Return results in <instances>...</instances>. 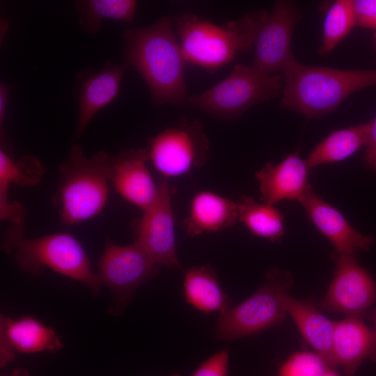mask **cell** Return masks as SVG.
Segmentation results:
<instances>
[{
  "label": "cell",
  "instance_id": "obj_20",
  "mask_svg": "<svg viewBox=\"0 0 376 376\" xmlns=\"http://www.w3.org/2000/svg\"><path fill=\"white\" fill-rule=\"evenodd\" d=\"M373 341V332L361 318L347 317L335 322L333 354L336 366H340L346 375H353L369 358Z\"/></svg>",
  "mask_w": 376,
  "mask_h": 376
},
{
  "label": "cell",
  "instance_id": "obj_6",
  "mask_svg": "<svg viewBox=\"0 0 376 376\" xmlns=\"http://www.w3.org/2000/svg\"><path fill=\"white\" fill-rule=\"evenodd\" d=\"M284 79L265 75L253 67L237 65L227 77L208 90L187 98V104L212 116L234 118L253 105L279 95Z\"/></svg>",
  "mask_w": 376,
  "mask_h": 376
},
{
  "label": "cell",
  "instance_id": "obj_27",
  "mask_svg": "<svg viewBox=\"0 0 376 376\" xmlns=\"http://www.w3.org/2000/svg\"><path fill=\"white\" fill-rule=\"evenodd\" d=\"M330 368L316 352H297L281 365L279 376H322Z\"/></svg>",
  "mask_w": 376,
  "mask_h": 376
},
{
  "label": "cell",
  "instance_id": "obj_25",
  "mask_svg": "<svg viewBox=\"0 0 376 376\" xmlns=\"http://www.w3.org/2000/svg\"><path fill=\"white\" fill-rule=\"evenodd\" d=\"M356 24L352 0H336L325 9L320 53L329 54L350 33Z\"/></svg>",
  "mask_w": 376,
  "mask_h": 376
},
{
  "label": "cell",
  "instance_id": "obj_26",
  "mask_svg": "<svg viewBox=\"0 0 376 376\" xmlns=\"http://www.w3.org/2000/svg\"><path fill=\"white\" fill-rule=\"evenodd\" d=\"M44 169L39 159L25 155L14 162L2 149L0 150V204L8 202L10 184L35 185L42 178Z\"/></svg>",
  "mask_w": 376,
  "mask_h": 376
},
{
  "label": "cell",
  "instance_id": "obj_8",
  "mask_svg": "<svg viewBox=\"0 0 376 376\" xmlns=\"http://www.w3.org/2000/svg\"><path fill=\"white\" fill-rule=\"evenodd\" d=\"M149 160L165 178L183 175L205 162L209 141L198 120L182 118L150 141Z\"/></svg>",
  "mask_w": 376,
  "mask_h": 376
},
{
  "label": "cell",
  "instance_id": "obj_5",
  "mask_svg": "<svg viewBox=\"0 0 376 376\" xmlns=\"http://www.w3.org/2000/svg\"><path fill=\"white\" fill-rule=\"evenodd\" d=\"M2 249L12 254L26 273L37 276L49 267L100 292L97 274L91 269L89 258L81 244L67 232L36 238L24 237L23 225L11 224L2 239Z\"/></svg>",
  "mask_w": 376,
  "mask_h": 376
},
{
  "label": "cell",
  "instance_id": "obj_15",
  "mask_svg": "<svg viewBox=\"0 0 376 376\" xmlns=\"http://www.w3.org/2000/svg\"><path fill=\"white\" fill-rule=\"evenodd\" d=\"M0 338L1 366L13 359L15 352H56L63 347L54 329L30 316L17 319L1 316Z\"/></svg>",
  "mask_w": 376,
  "mask_h": 376
},
{
  "label": "cell",
  "instance_id": "obj_10",
  "mask_svg": "<svg viewBox=\"0 0 376 376\" xmlns=\"http://www.w3.org/2000/svg\"><path fill=\"white\" fill-rule=\"evenodd\" d=\"M158 185L159 191L155 203L132 224L134 241L159 265L180 268L171 205V196L175 190L166 178H162Z\"/></svg>",
  "mask_w": 376,
  "mask_h": 376
},
{
  "label": "cell",
  "instance_id": "obj_33",
  "mask_svg": "<svg viewBox=\"0 0 376 376\" xmlns=\"http://www.w3.org/2000/svg\"><path fill=\"white\" fill-rule=\"evenodd\" d=\"M8 376H29L28 373L24 369H19Z\"/></svg>",
  "mask_w": 376,
  "mask_h": 376
},
{
  "label": "cell",
  "instance_id": "obj_2",
  "mask_svg": "<svg viewBox=\"0 0 376 376\" xmlns=\"http://www.w3.org/2000/svg\"><path fill=\"white\" fill-rule=\"evenodd\" d=\"M283 73L281 106L309 118L331 112L353 93L376 86V70L312 66L295 60Z\"/></svg>",
  "mask_w": 376,
  "mask_h": 376
},
{
  "label": "cell",
  "instance_id": "obj_14",
  "mask_svg": "<svg viewBox=\"0 0 376 376\" xmlns=\"http://www.w3.org/2000/svg\"><path fill=\"white\" fill-rule=\"evenodd\" d=\"M299 203L310 221L334 246L336 253L356 255L358 250L368 251L373 243L372 236L356 230L337 209L311 189Z\"/></svg>",
  "mask_w": 376,
  "mask_h": 376
},
{
  "label": "cell",
  "instance_id": "obj_32",
  "mask_svg": "<svg viewBox=\"0 0 376 376\" xmlns=\"http://www.w3.org/2000/svg\"><path fill=\"white\" fill-rule=\"evenodd\" d=\"M375 331H373V341L369 359L376 363V313L374 315Z\"/></svg>",
  "mask_w": 376,
  "mask_h": 376
},
{
  "label": "cell",
  "instance_id": "obj_18",
  "mask_svg": "<svg viewBox=\"0 0 376 376\" xmlns=\"http://www.w3.org/2000/svg\"><path fill=\"white\" fill-rule=\"evenodd\" d=\"M238 217L237 203L210 191H202L190 202L183 226L188 235L217 232L232 226Z\"/></svg>",
  "mask_w": 376,
  "mask_h": 376
},
{
  "label": "cell",
  "instance_id": "obj_9",
  "mask_svg": "<svg viewBox=\"0 0 376 376\" xmlns=\"http://www.w3.org/2000/svg\"><path fill=\"white\" fill-rule=\"evenodd\" d=\"M301 18L294 3L278 1L267 12L254 42L253 68L265 74L283 71L295 61L291 50L295 27Z\"/></svg>",
  "mask_w": 376,
  "mask_h": 376
},
{
  "label": "cell",
  "instance_id": "obj_28",
  "mask_svg": "<svg viewBox=\"0 0 376 376\" xmlns=\"http://www.w3.org/2000/svg\"><path fill=\"white\" fill-rule=\"evenodd\" d=\"M228 358L227 349L217 352L200 365L191 376H227Z\"/></svg>",
  "mask_w": 376,
  "mask_h": 376
},
{
  "label": "cell",
  "instance_id": "obj_7",
  "mask_svg": "<svg viewBox=\"0 0 376 376\" xmlns=\"http://www.w3.org/2000/svg\"><path fill=\"white\" fill-rule=\"evenodd\" d=\"M288 273L271 269L266 281L249 298L220 313L215 336L231 340L256 334L282 322L287 313L284 297L291 283Z\"/></svg>",
  "mask_w": 376,
  "mask_h": 376
},
{
  "label": "cell",
  "instance_id": "obj_16",
  "mask_svg": "<svg viewBox=\"0 0 376 376\" xmlns=\"http://www.w3.org/2000/svg\"><path fill=\"white\" fill-rule=\"evenodd\" d=\"M308 167L297 152L288 155L279 164H267L256 173L260 182L261 200L274 205L283 200L299 202L311 189Z\"/></svg>",
  "mask_w": 376,
  "mask_h": 376
},
{
  "label": "cell",
  "instance_id": "obj_35",
  "mask_svg": "<svg viewBox=\"0 0 376 376\" xmlns=\"http://www.w3.org/2000/svg\"><path fill=\"white\" fill-rule=\"evenodd\" d=\"M373 45L376 49V33L374 34V37H373Z\"/></svg>",
  "mask_w": 376,
  "mask_h": 376
},
{
  "label": "cell",
  "instance_id": "obj_34",
  "mask_svg": "<svg viewBox=\"0 0 376 376\" xmlns=\"http://www.w3.org/2000/svg\"><path fill=\"white\" fill-rule=\"evenodd\" d=\"M322 376H340L333 368L329 369Z\"/></svg>",
  "mask_w": 376,
  "mask_h": 376
},
{
  "label": "cell",
  "instance_id": "obj_1",
  "mask_svg": "<svg viewBox=\"0 0 376 376\" xmlns=\"http://www.w3.org/2000/svg\"><path fill=\"white\" fill-rule=\"evenodd\" d=\"M125 65L147 84L152 102L182 107L187 104L185 63L180 40L169 17L143 28L124 31Z\"/></svg>",
  "mask_w": 376,
  "mask_h": 376
},
{
  "label": "cell",
  "instance_id": "obj_30",
  "mask_svg": "<svg viewBox=\"0 0 376 376\" xmlns=\"http://www.w3.org/2000/svg\"><path fill=\"white\" fill-rule=\"evenodd\" d=\"M369 124V134L364 158L367 164L376 171V116Z\"/></svg>",
  "mask_w": 376,
  "mask_h": 376
},
{
  "label": "cell",
  "instance_id": "obj_4",
  "mask_svg": "<svg viewBox=\"0 0 376 376\" xmlns=\"http://www.w3.org/2000/svg\"><path fill=\"white\" fill-rule=\"evenodd\" d=\"M266 13H249L221 25L192 14L175 17L174 24L185 61L207 69L228 64L237 53L253 46Z\"/></svg>",
  "mask_w": 376,
  "mask_h": 376
},
{
  "label": "cell",
  "instance_id": "obj_11",
  "mask_svg": "<svg viewBox=\"0 0 376 376\" xmlns=\"http://www.w3.org/2000/svg\"><path fill=\"white\" fill-rule=\"evenodd\" d=\"M336 268L320 307L347 317L361 318L376 299V284L357 263L356 255L334 253Z\"/></svg>",
  "mask_w": 376,
  "mask_h": 376
},
{
  "label": "cell",
  "instance_id": "obj_17",
  "mask_svg": "<svg viewBox=\"0 0 376 376\" xmlns=\"http://www.w3.org/2000/svg\"><path fill=\"white\" fill-rule=\"evenodd\" d=\"M125 70V65L109 63L84 80L79 94L76 139L81 136L94 116L117 97Z\"/></svg>",
  "mask_w": 376,
  "mask_h": 376
},
{
  "label": "cell",
  "instance_id": "obj_22",
  "mask_svg": "<svg viewBox=\"0 0 376 376\" xmlns=\"http://www.w3.org/2000/svg\"><path fill=\"white\" fill-rule=\"evenodd\" d=\"M369 123L334 130L309 154L305 160L308 169L344 160L366 146Z\"/></svg>",
  "mask_w": 376,
  "mask_h": 376
},
{
  "label": "cell",
  "instance_id": "obj_24",
  "mask_svg": "<svg viewBox=\"0 0 376 376\" xmlns=\"http://www.w3.org/2000/svg\"><path fill=\"white\" fill-rule=\"evenodd\" d=\"M137 3L133 0H87L76 2L79 13L81 28L88 33H95L104 19L131 23Z\"/></svg>",
  "mask_w": 376,
  "mask_h": 376
},
{
  "label": "cell",
  "instance_id": "obj_12",
  "mask_svg": "<svg viewBox=\"0 0 376 376\" xmlns=\"http://www.w3.org/2000/svg\"><path fill=\"white\" fill-rule=\"evenodd\" d=\"M159 266L136 242L119 246L107 240L97 276L100 284L125 304L140 285L158 272Z\"/></svg>",
  "mask_w": 376,
  "mask_h": 376
},
{
  "label": "cell",
  "instance_id": "obj_29",
  "mask_svg": "<svg viewBox=\"0 0 376 376\" xmlns=\"http://www.w3.org/2000/svg\"><path fill=\"white\" fill-rule=\"evenodd\" d=\"M353 3L357 25L376 33V0H354Z\"/></svg>",
  "mask_w": 376,
  "mask_h": 376
},
{
  "label": "cell",
  "instance_id": "obj_13",
  "mask_svg": "<svg viewBox=\"0 0 376 376\" xmlns=\"http://www.w3.org/2000/svg\"><path fill=\"white\" fill-rule=\"evenodd\" d=\"M148 148L127 150L113 157L111 182L125 199L140 208L149 209L159 195V185L150 174Z\"/></svg>",
  "mask_w": 376,
  "mask_h": 376
},
{
  "label": "cell",
  "instance_id": "obj_36",
  "mask_svg": "<svg viewBox=\"0 0 376 376\" xmlns=\"http://www.w3.org/2000/svg\"><path fill=\"white\" fill-rule=\"evenodd\" d=\"M173 376H180V375H178V374H175V375H173Z\"/></svg>",
  "mask_w": 376,
  "mask_h": 376
},
{
  "label": "cell",
  "instance_id": "obj_23",
  "mask_svg": "<svg viewBox=\"0 0 376 376\" xmlns=\"http://www.w3.org/2000/svg\"><path fill=\"white\" fill-rule=\"evenodd\" d=\"M237 203V219L253 235L272 242H277L283 236V217L273 205L258 203L246 196H242Z\"/></svg>",
  "mask_w": 376,
  "mask_h": 376
},
{
  "label": "cell",
  "instance_id": "obj_19",
  "mask_svg": "<svg viewBox=\"0 0 376 376\" xmlns=\"http://www.w3.org/2000/svg\"><path fill=\"white\" fill-rule=\"evenodd\" d=\"M284 300L287 313L304 338L331 368L336 367L333 354L335 322L326 318L308 301L295 299L287 293Z\"/></svg>",
  "mask_w": 376,
  "mask_h": 376
},
{
  "label": "cell",
  "instance_id": "obj_3",
  "mask_svg": "<svg viewBox=\"0 0 376 376\" xmlns=\"http://www.w3.org/2000/svg\"><path fill=\"white\" fill-rule=\"evenodd\" d=\"M113 157L104 151L91 158L74 144L68 158L58 165L60 178L53 197L61 221L73 225L99 214L108 198Z\"/></svg>",
  "mask_w": 376,
  "mask_h": 376
},
{
  "label": "cell",
  "instance_id": "obj_21",
  "mask_svg": "<svg viewBox=\"0 0 376 376\" xmlns=\"http://www.w3.org/2000/svg\"><path fill=\"white\" fill-rule=\"evenodd\" d=\"M184 296L197 310L205 313H222L229 299L220 286L215 272L209 266L192 267L185 273Z\"/></svg>",
  "mask_w": 376,
  "mask_h": 376
},
{
  "label": "cell",
  "instance_id": "obj_31",
  "mask_svg": "<svg viewBox=\"0 0 376 376\" xmlns=\"http://www.w3.org/2000/svg\"><path fill=\"white\" fill-rule=\"evenodd\" d=\"M10 87L3 84H0V130L1 135L3 132V123L6 116V112L7 109V104L8 102V94Z\"/></svg>",
  "mask_w": 376,
  "mask_h": 376
}]
</instances>
